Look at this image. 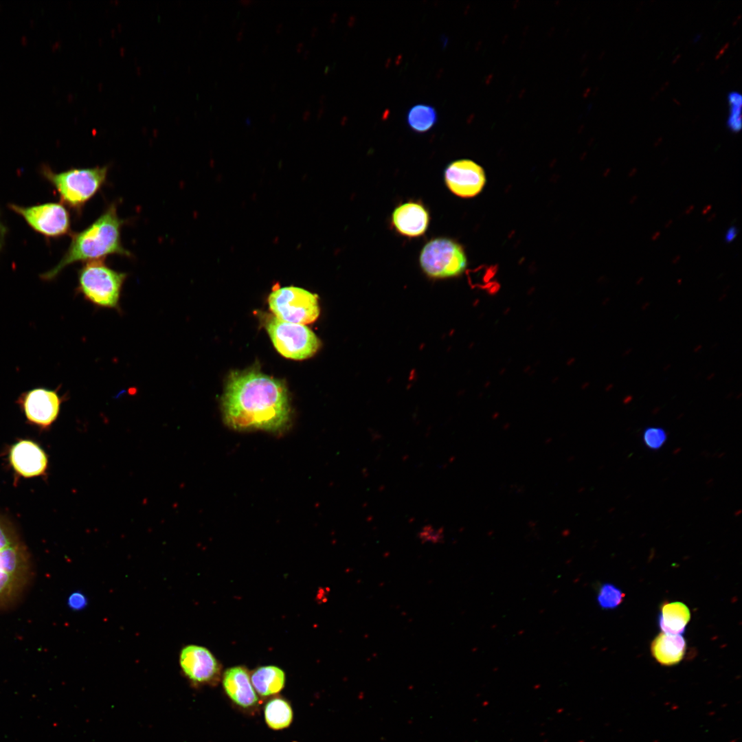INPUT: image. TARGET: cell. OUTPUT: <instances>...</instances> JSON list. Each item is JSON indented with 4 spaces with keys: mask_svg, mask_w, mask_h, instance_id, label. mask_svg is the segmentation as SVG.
<instances>
[{
    "mask_svg": "<svg viewBox=\"0 0 742 742\" xmlns=\"http://www.w3.org/2000/svg\"><path fill=\"white\" fill-rule=\"evenodd\" d=\"M221 407L225 423L236 430L276 431L285 427L290 418L285 384L255 370L230 374Z\"/></svg>",
    "mask_w": 742,
    "mask_h": 742,
    "instance_id": "obj_1",
    "label": "cell"
},
{
    "mask_svg": "<svg viewBox=\"0 0 742 742\" xmlns=\"http://www.w3.org/2000/svg\"><path fill=\"white\" fill-rule=\"evenodd\" d=\"M126 221L120 218L115 203L109 204L91 224L73 234L70 245L60 262L42 276L55 278L65 267L76 262L104 260L111 255L131 257L121 240V230Z\"/></svg>",
    "mask_w": 742,
    "mask_h": 742,
    "instance_id": "obj_2",
    "label": "cell"
},
{
    "mask_svg": "<svg viewBox=\"0 0 742 742\" xmlns=\"http://www.w3.org/2000/svg\"><path fill=\"white\" fill-rule=\"evenodd\" d=\"M32 574L28 550L14 528L0 517V609L25 591Z\"/></svg>",
    "mask_w": 742,
    "mask_h": 742,
    "instance_id": "obj_3",
    "label": "cell"
},
{
    "mask_svg": "<svg viewBox=\"0 0 742 742\" xmlns=\"http://www.w3.org/2000/svg\"><path fill=\"white\" fill-rule=\"evenodd\" d=\"M127 276L109 267L104 260L89 261L78 271L77 291L97 307L120 311V297Z\"/></svg>",
    "mask_w": 742,
    "mask_h": 742,
    "instance_id": "obj_4",
    "label": "cell"
},
{
    "mask_svg": "<svg viewBox=\"0 0 742 742\" xmlns=\"http://www.w3.org/2000/svg\"><path fill=\"white\" fill-rule=\"evenodd\" d=\"M108 166L71 168L54 172L43 170V175L51 183L62 203L76 212H81L85 205L102 188L106 181Z\"/></svg>",
    "mask_w": 742,
    "mask_h": 742,
    "instance_id": "obj_5",
    "label": "cell"
},
{
    "mask_svg": "<svg viewBox=\"0 0 742 742\" xmlns=\"http://www.w3.org/2000/svg\"><path fill=\"white\" fill-rule=\"evenodd\" d=\"M423 273L432 279H445L461 275L467 266L462 246L452 238H434L426 243L419 254Z\"/></svg>",
    "mask_w": 742,
    "mask_h": 742,
    "instance_id": "obj_6",
    "label": "cell"
},
{
    "mask_svg": "<svg viewBox=\"0 0 742 742\" xmlns=\"http://www.w3.org/2000/svg\"><path fill=\"white\" fill-rule=\"evenodd\" d=\"M265 328L277 350L283 357L302 360L314 355L320 346L315 334L306 326L269 317Z\"/></svg>",
    "mask_w": 742,
    "mask_h": 742,
    "instance_id": "obj_7",
    "label": "cell"
},
{
    "mask_svg": "<svg viewBox=\"0 0 742 742\" xmlns=\"http://www.w3.org/2000/svg\"><path fill=\"white\" fill-rule=\"evenodd\" d=\"M268 302L275 317L287 322L304 325L319 315L318 295L297 286H274Z\"/></svg>",
    "mask_w": 742,
    "mask_h": 742,
    "instance_id": "obj_8",
    "label": "cell"
},
{
    "mask_svg": "<svg viewBox=\"0 0 742 742\" xmlns=\"http://www.w3.org/2000/svg\"><path fill=\"white\" fill-rule=\"evenodd\" d=\"M10 207L22 216L36 232L47 237H60L70 231L68 210L60 203H46L32 206L11 204Z\"/></svg>",
    "mask_w": 742,
    "mask_h": 742,
    "instance_id": "obj_9",
    "label": "cell"
},
{
    "mask_svg": "<svg viewBox=\"0 0 742 742\" xmlns=\"http://www.w3.org/2000/svg\"><path fill=\"white\" fill-rule=\"evenodd\" d=\"M179 663L183 675L195 686H214L220 680L221 665L205 647L189 644L179 654Z\"/></svg>",
    "mask_w": 742,
    "mask_h": 742,
    "instance_id": "obj_10",
    "label": "cell"
},
{
    "mask_svg": "<svg viewBox=\"0 0 742 742\" xmlns=\"http://www.w3.org/2000/svg\"><path fill=\"white\" fill-rule=\"evenodd\" d=\"M447 188L455 195L471 198L478 194L486 183L484 169L470 159H459L450 163L444 172Z\"/></svg>",
    "mask_w": 742,
    "mask_h": 742,
    "instance_id": "obj_11",
    "label": "cell"
},
{
    "mask_svg": "<svg viewBox=\"0 0 742 742\" xmlns=\"http://www.w3.org/2000/svg\"><path fill=\"white\" fill-rule=\"evenodd\" d=\"M18 402L30 422L46 427L58 417L62 398L55 390L35 387L23 393Z\"/></svg>",
    "mask_w": 742,
    "mask_h": 742,
    "instance_id": "obj_12",
    "label": "cell"
},
{
    "mask_svg": "<svg viewBox=\"0 0 742 742\" xmlns=\"http://www.w3.org/2000/svg\"><path fill=\"white\" fill-rule=\"evenodd\" d=\"M222 686L227 697L237 707L254 710L260 704L248 670L243 666L226 669L222 675Z\"/></svg>",
    "mask_w": 742,
    "mask_h": 742,
    "instance_id": "obj_13",
    "label": "cell"
},
{
    "mask_svg": "<svg viewBox=\"0 0 742 742\" xmlns=\"http://www.w3.org/2000/svg\"><path fill=\"white\" fill-rule=\"evenodd\" d=\"M430 215L427 207L418 201H409L398 205L391 215V225L399 235L414 238L427 232Z\"/></svg>",
    "mask_w": 742,
    "mask_h": 742,
    "instance_id": "obj_14",
    "label": "cell"
},
{
    "mask_svg": "<svg viewBox=\"0 0 742 742\" xmlns=\"http://www.w3.org/2000/svg\"><path fill=\"white\" fill-rule=\"evenodd\" d=\"M10 461L16 471L25 477L42 474L47 464L45 453L30 440H21L12 447Z\"/></svg>",
    "mask_w": 742,
    "mask_h": 742,
    "instance_id": "obj_15",
    "label": "cell"
},
{
    "mask_svg": "<svg viewBox=\"0 0 742 742\" xmlns=\"http://www.w3.org/2000/svg\"><path fill=\"white\" fill-rule=\"evenodd\" d=\"M686 650V643L682 635L660 633L653 640L651 651L660 664L675 665L683 659Z\"/></svg>",
    "mask_w": 742,
    "mask_h": 742,
    "instance_id": "obj_16",
    "label": "cell"
},
{
    "mask_svg": "<svg viewBox=\"0 0 742 742\" xmlns=\"http://www.w3.org/2000/svg\"><path fill=\"white\" fill-rule=\"evenodd\" d=\"M250 677L256 693L264 698L278 694L284 687L286 682L284 671L273 665L258 667Z\"/></svg>",
    "mask_w": 742,
    "mask_h": 742,
    "instance_id": "obj_17",
    "label": "cell"
},
{
    "mask_svg": "<svg viewBox=\"0 0 742 742\" xmlns=\"http://www.w3.org/2000/svg\"><path fill=\"white\" fill-rule=\"evenodd\" d=\"M690 618V610L683 603H666L660 607L658 624L663 633L682 635Z\"/></svg>",
    "mask_w": 742,
    "mask_h": 742,
    "instance_id": "obj_18",
    "label": "cell"
},
{
    "mask_svg": "<svg viewBox=\"0 0 742 742\" xmlns=\"http://www.w3.org/2000/svg\"><path fill=\"white\" fill-rule=\"evenodd\" d=\"M264 717L267 725L272 730L288 728L292 723L293 712L289 702L281 697H273L264 707Z\"/></svg>",
    "mask_w": 742,
    "mask_h": 742,
    "instance_id": "obj_19",
    "label": "cell"
},
{
    "mask_svg": "<svg viewBox=\"0 0 742 742\" xmlns=\"http://www.w3.org/2000/svg\"><path fill=\"white\" fill-rule=\"evenodd\" d=\"M438 120L435 109L428 104H416L407 112V122L414 132L425 133L430 130Z\"/></svg>",
    "mask_w": 742,
    "mask_h": 742,
    "instance_id": "obj_20",
    "label": "cell"
},
{
    "mask_svg": "<svg viewBox=\"0 0 742 742\" xmlns=\"http://www.w3.org/2000/svg\"><path fill=\"white\" fill-rule=\"evenodd\" d=\"M625 597V594L616 585L606 583L603 584L597 594V602L603 609H614L619 606Z\"/></svg>",
    "mask_w": 742,
    "mask_h": 742,
    "instance_id": "obj_21",
    "label": "cell"
},
{
    "mask_svg": "<svg viewBox=\"0 0 742 742\" xmlns=\"http://www.w3.org/2000/svg\"><path fill=\"white\" fill-rule=\"evenodd\" d=\"M728 99L730 105V114L727 125L732 132H739L741 131L742 125V97L739 93L733 91L729 93Z\"/></svg>",
    "mask_w": 742,
    "mask_h": 742,
    "instance_id": "obj_22",
    "label": "cell"
},
{
    "mask_svg": "<svg viewBox=\"0 0 742 742\" xmlns=\"http://www.w3.org/2000/svg\"><path fill=\"white\" fill-rule=\"evenodd\" d=\"M416 536L423 544L437 545L444 541L445 530L442 527L427 524L418 530Z\"/></svg>",
    "mask_w": 742,
    "mask_h": 742,
    "instance_id": "obj_23",
    "label": "cell"
},
{
    "mask_svg": "<svg viewBox=\"0 0 742 742\" xmlns=\"http://www.w3.org/2000/svg\"><path fill=\"white\" fill-rule=\"evenodd\" d=\"M666 431L659 427H648L642 434L644 445L651 450L660 449L666 442Z\"/></svg>",
    "mask_w": 742,
    "mask_h": 742,
    "instance_id": "obj_24",
    "label": "cell"
},
{
    "mask_svg": "<svg viewBox=\"0 0 742 742\" xmlns=\"http://www.w3.org/2000/svg\"><path fill=\"white\" fill-rule=\"evenodd\" d=\"M69 604L72 609H80L86 605L87 598L81 593H74L71 595Z\"/></svg>",
    "mask_w": 742,
    "mask_h": 742,
    "instance_id": "obj_25",
    "label": "cell"
},
{
    "mask_svg": "<svg viewBox=\"0 0 742 742\" xmlns=\"http://www.w3.org/2000/svg\"><path fill=\"white\" fill-rule=\"evenodd\" d=\"M738 230L735 226L730 227L728 230L725 236V241L726 243L732 242L737 236Z\"/></svg>",
    "mask_w": 742,
    "mask_h": 742,
    "instance_id": "obj_26",
    "label": "cell"
},
{
    "mask_svg": "<svg viewBox=\"0 0 742 742\" xmlns=\"http://www.w3.org/2000/svg\"><path fill=\"white\" fill-rule=\"evenodd\" d=\"M4 234H5V229H4L3 226V225L0 223V249H1V247L2 246V244H3V242Z\"/></svg>",
    "mask_w": 742,
    "mask_h": 742,
    "instance_id": "obj_27",
    "label": "cell"
},
{
    "mask_svg": "<svg viewBox=\"0 0 742 742\" xmlns=\"http://www.w3.org/2000/svg\"><path fill=\"white\" fill-rule=\"evenodd\" d=\"M310 115H311V112H310V111H309L308 110H306V111H304V113H303V115H302V119H303V120H304V121H306V120H308V119L309 118Z\"/></svg>",
    "mask_w": 742,
    "mask_h": 742,
    "instance_id": "obj_28",
    "label": "cell"
},
{
    "mask_svg": "<svg viewBox=\"0 0 742 742\" xmlns=\"http://www.w3.org/2000/svg\"><path fill=\"white\" fill-rule=\"evenodd\" d=\"M243 31H244L243 29H240V30L237 33V34L236 36V39L238 41H240L243 38Z\"/></svg>",
    "mask_w": 742,
    "mask_h": 742,
    "instance_id": "obj_29",
    "label": "cell"
},
{
    "mask_svg": "<svg viewBox=\"0 0 742 742\" xmlns=\"http://www.w3.org/2000/svg\"><path fill=\"white\" fill-rule=\"evenodd\" d=\"M282 27H283V24L282 23H278L276 27V32H278V33L280 32Z\"/></svg>",
    "mask_w": 742,
    "mask_h": 742,
    "instance_id": "obj_30",
    "label": "cell"
},
{
    "mask_svg": "<svg viewBox=\"0 0 742 742\" xmlns=\"http://www.w3.org/2000/svg\"><path fill=\"white\" fill-rule=\"evenodd\" d=\"M303 47H304V43H302V42L299 43L296 46L297 52H300L302 49Z\"/></svg>",
    "mask_w": 742,
    "mask_h": 742,
    "instance_id": "obj_31",
    "label": "cell"
},
{
    "mask_svg": "<svg viewBox=\"0 0 742 742\" xmlns=\"http://www.w3.org/2000/svg\"><path fill=\"white\" fill-rule=\"evenodd\" d=\"M276 118H277V115L276 113H274V114L271 115L269 120H270L271 122H274L276 120Z\"/></svg>",
    "mask_w": 742,
    "mask_h": 742,
    "instance_id": "obj_32",
    "label": "cell"
},
{
    "mask_svg": "<svg viewBox=\"0 0 742 742\" xmlns=\"http://www.w3.org/2000/svg\"><path fill=\"white\" fill-rule=\"evenodd\" d=\"M309 52H310L309 49H306L304 53L303 58H306L308 56Z\"/></svg>",
    "mask_w": 742,
    "mask_h": 742,
    "instance_id": "obj_33",
    "label": "cell"
},
{
    "mask_svg": "<svg viewBox=\"0 0 742 742\" xmlns=\"http://www.w3.org/2000/svg\"><path fill=\"white\" fill-rule=\"evenodd\" d=\"M268 48H269V45L265 44L262 47V52H265L267 50Z\"/></svg>",
    "mask_w": 742,
    "mask_h": 742,
    "instance_id": "obj_34",
    "label": "cell"
},
{
    "mask_svg": "<svg viewBox=\"0 0 742 742\" xmlns=\"http://www.w3.org/2000/svg\"><path fill=\"white\" fill-rule=\"evenodd\" d=\"M276 86H277V83H276V82H273V83L272 84V85H271V90H272V91H273V90H274V89H276Z\"/></svg>",
    "mask_w": 742,
    "mask_h": 742,
    "instance_id": "obj_35",
    "label": "cell"
},
{
    "mask_svg": "<svg viewBox=\"0 0 742 742\" xmlns=\"http://www.w3.org/2000/svg\"><path fill=\"white\" fill-rule=\"evenodd\" d=\"M245 25H246V22H245V21H243V22L241 23V24H240V28H241V29H244V27H245Z\"/></svg>",
    "mask_w": 742,
    "mask_h": 742,
    "instance_id": "obj_36",
    "label": "cell"
},
{
    "mask_svg": "<svg viewBox=\"0 0 742 742\" xmlns=\"http://www.w3.org/2000/svg\"><path fill=\"white\" fill-rule=\"evenodd\" d=\"M243 65H244V63H243V62H242V63H240V65H239V67H238V69H239V71H240V70H241V69H243Z\"/></svg>",
    "mask_w": 742,
    "mask_h": 742,
    "instance_id": "obj_37",
    "label": "cell"
},
{
    "mask_svg": "<svg viewBox=\"0 0 742 742\" xmlns=\"http://www.w3.org/2000/svg\"><path fill=\"white\" fill-rule=\"evenodd\" d=\"M316 30H317V28H316V27H313V28L312 29V30H311V35H312V36H313V35L315 34V31H316Z\"/></svg>",
    "mask_w": 742,
    "mask_h": 742,
    "instance_id": "obj_38",
    "label": "cell"
},
{
    "mask_svg": "<svg viewBox=\"0 0 742 742\" xmlns=\"http://www.w3.org/2000/svg\"><path fill=\"white\" fill-rule=\"evenodd\" d=\"M240 2H241V3H249L251 2V1H249V0L245 1V0H243V1H240Z\"/></svg>",
    "mask_w": 742,
    "mask_h": 742,
    "instance_id": "obj_39",
    "label": "cell"
},
{
    "mask_svg": "<svg viewBox=\"0 0 742 742\" xmlns=\"http://www.w3.org/2000/svg\"><path fill=\"white\" fill-rule=\"evenodd\" d=\"M245 122H246V124H249L251 122H250V120H249V118H247V120H245Z\"/></svg>",
    "mask_w": 742,
    "mask_h": 742,
    "instance_id": "obj_40",
    "label": "cell"
},
{
    "mask_svg": "<svg viewBox=\"0 0 742 742\" xmlns=\"http://www.w3.org/2000/svg\"><path fill=\"white\" fill-rule=\"evenodd\" d=\"M235 24H236V19L233 21L232 26L234 27Z\"/></svg>",
    "mask_w": 742,
    "mask_h": 742,
    "instance_id": "obj_41",
    "label": "cell"
}]
</instances>
